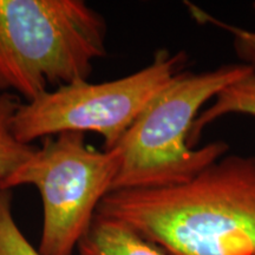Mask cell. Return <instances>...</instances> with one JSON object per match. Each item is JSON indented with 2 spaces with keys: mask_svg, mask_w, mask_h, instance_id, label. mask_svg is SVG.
<instances>
[{
  "mask_svg": "<svg viewBox=\"0 0 255 255\" xmlns=\"http://www.w3.org/2000/svg\"><path fill=\"white\" fill-rule=\"evenodd\" d=\"M105 43L103 15L83 0H0V94L28 103L88 81Z\"/></svg>",
  "mask_w": 255,
  "mask_h": 255,
  "instance_id": "cell-2",
  "label": "cell"
},
{
  "mask_svg": "<svg viewBox=\"0 0 255 255\" xmlns=\"http://www.w3.org/2000/svg\"><path fill=\"white\" fill-rule=\"evenodd\" d=\"M77 252L78 255H168L124 223L98 214Z\"/></svg>",
  "mask_w": 255,
  "mask_h": 255,
  "instance_id": "cell-6",
  "label": "cell"
},
{
  "mask_svg": "<svg viewBox=\"0 0 255 255\" xmlns=\"http://www.w3.org/2000/svg\"><path fill=\"white\" fill-rule=\"evenodd\" d=\"M195 15L199 18L202 17L205 20H210L216 26L222 27L223 30L228 31L234 37V41L237 44L239 52L242 53L245 59L248 60L255 58V31L246 30V28L237 27L233 26V25L222 23V21L212 18L210 15L205 13V12H201L199 8H196Z\"/></svg>",
  "mask_w": 255,
  "mask_h": 255,
  "instance_id": "cell-10",
  "label": "cell"
},
{
  "mask_svg": "<svg viewBox=\"0 0 255 255\" xmlns=\"http://www.w3.org/2000/svg\"><path fill=\"white\" fill-rule=\"evenodd\" d=\"M251 69L244 77L232 83L214 98V102L200 113L191 128L189 143L195 146L206 127L232 114L247 115L255 119V58L248 59Z\"/></svg>",
  "mask_w": 255,
  "mask_h": 255,
  "instance_id": "cell-7",
  "label": "cell"
},
{
  "mask_svg": "<svg viewBox=\"0 0 255 255\" xmlns=\"http://www.w3.org/2000/svg\"><path fill=\"white\" fill-rule=\"evenodd\" d=\"M254 8H255V2H254Z\"/></svg>",
  "mask_w": 255,
  "mask_h": 255,
  "instance_id": "cell-11",
  "label": "cell"
},
{
  "mask_svg": "<svg viewBox=\"0 0 255 255\" xmlns=\"http://www.w3.org/2000/svg\"><path fill=\"white\" fill-rule=\"evenodd\" d=\"M9 191L0 189V255H43L15 222Z\"/></svg>",
  "mask_w": 255,
  "mask_h": 255,
  "instance_id": "cell-9",
  "label": "cell"
},
{
  "mask_svg": "<svg viewBox=\"0 0 255 255\" xmlns=\"http://www.w3.org/2000/svg\"><path fill=\"white\" fill-rule=\"evenodd\" d=\"M20 104L19 96L8 92L0 94V182L36 150V146L19 141L13 132V119Z\"/></svg>",
  "mask_w": 255,
  "mask_h": 255,
  "instance_id": "cell-8",
  "label": "cell"
},
{
  "mask_svg": "<svg viewBox=\"0 0 255 255\" xmlns=\"http://www.w3.org/2000/svg\"><path fill=\"white\" fill-rule=\"evenodd\" d=\"M96 214L168 255H255V156L225 155L171 187L110 191Z\"/></svg>",
  "mask_w": 255,
  "mask_h": 255,
  "instance_id": "cell-1",
  "label": "cell"
},
{
  "mask_svg": "<svg viewBox=\"0 0 255 255\" xmlns=\"http://www.w3.org/2000/svg\"><path fill=\"white\" fill-rule=\"evenodd\" d=\"M182 51L156 52L138 71L114 79L82 81L50 90L37 100L21 103L13 119V132L25 144L64 132H96L110 150L126 135L159 92L184 71Z\"/></svg>",
  "mask_w": 255,
  "mask_h": 255,
  "instance_id": "cell-5",
  "label": "cell"
},
{
  "mask_svg": "<svg viewBox=\"0 0 255 255\" xmlns=\"http://www.w3.org/2000/svg\"><path fill=\"white\" fill-rule=\"evenodd\" d=\"M250 69V63H242L199 73L181 72L114 146L120 164L111 191L181 184L227 155V143L213 142L195 148L190 145L189 135L207 102Z\"/></svg>",
  "mask_w": 255,
  "mask_h": 255,
  "instance_id": "cell-3",
  "label": "cell"
},
{
  "mask_svg": "<svg viewBox=\"0 0 255 255\" xmlns=\"http://www.w3.org/2000/svg\"><path fill=\"white\" fill-rule=\"evenodd\" d=\"M119 164L115 148L96 150L84 133L64 132L44 139L40 148L0 182V189L36 187L43 206L38 251L43 255H73L113 189Z\"/></svg>",
  "mask_w": 255,
  "mask_h": 255,
  "instance_id": "cell-4",
  "label": "cell"
}]
</instances>
